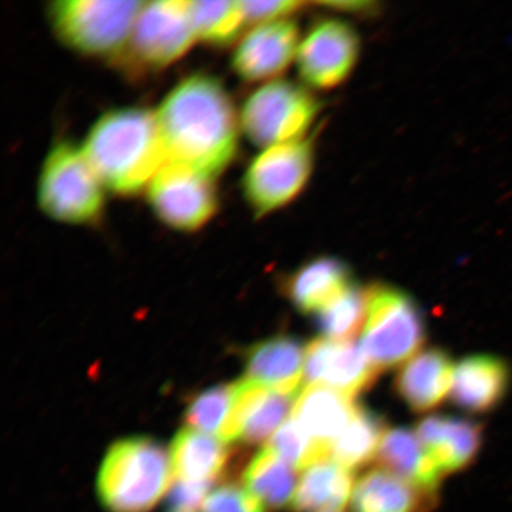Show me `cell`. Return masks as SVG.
I'll use <instances>...</instances> for the list:
<instances>
[{
    "mask_svg": "<svg viewBox=\"0 0 512 512\" xmlns=\"http://www.w3.org/2000/svg\"><path fill=\"white\" fill-rule=\"evenodd\" d=\"M106 191L81 145L63 139L50 147L37 184L38 207L49 219L92 226L104 215Z\"/></svg>",
    "mask_w": 512,
    "mask_h": 512,
    "instance_id": "obj_5",
    "label": "cell"
},
{
    "mask_svg": "<svg viewBox=\"0 0 512 512\" xmlns=\"http://www.w3.org/2000/svg\"><path fill=\"white\" fill-rule=\"evenodd\" d=\"M454 369L451 357L441 349L420 352L400 370L395 389L416 413L438 407L451 393Z\"/></svg>",
    "mask_w": 512,
    "mask_h": 512,
    "instance_id": "obj_19",
    "label": "cell"
},
{
    "mask_svg": "<svg viewBox=\"0 0 512 512\" xmlns=\"http://www.w3.org/2000/svg\"><path fill=\"white\" fill-rule=\"evenodd\" d=\"M227 444L213 435L187 427L171 444L172 472L178 482L213 484L228 462Z\"/></svg>",
    "mask_w": 512,
    "mask_h": 512,
    "instance_id": "obj_24",
    "label": "cell"
},
{
    "mask_svg": "<svg viewBox=\"0 0 512 512\" xmlns=\"http://www.w3.org/2000/svg\"><path fill=\"white\" fill-rule=\"evenodd\" d=\"M386 434V421L380 414L358 405L347 427L331 444L329 459L352 472L376 458Z\"/></svg>",
    "mask_w": 512,
    "mask_h": 512,
    "instance_id": "obj_26",
    "label": "cell"
},
{
    "mask_svg": "<svg viewBox=\"0 0 512 512\" xmlns=\"http://www.w3.org/2000/svg\"><path fill=\"white\" fill-rule=\"evenodd\" d=\"M143 3L137 0H56L48 5V19L59 41L75 53L124 62Z\"/></svg>",
    "mask_w": 512,
    "mask_h": 512,
    "instance_id": "obj_4",
    "label": "cell"
},
{
    "mask_svg": "<svg viewBox=\"0 0 512 512\" xmlns=\"http://www.w3.org/2000/svg\"><path fill=\"white\" fill-rule=\"evenodd\" d=\"M367 303V288L352 284L317 313L320 331L334 341H350L366 323Z\"/></svg>",
    "mask_w": 512,
    "mask_h": 512,
    "instance_id": "obj_29",
    "label": "cell"
},
{
    "mask_svg": "<svg viewBox=\"0 0 512 512\" xmlns=\"http://www.w3.org/2000/svg\"><path fill=\"white\" fill-rule=\"evenodd\" d=\"M196 40L190 2H144L134 23L124 62L157 72L181 60Z\"/></svg>",
    "mask_w": 512,
    "mask_h": 512,
    "instance_id": "obj_10",
    "label": "cell"
},
{
    "mask_svg": "<svg viewBox=\"0 0 512 512\" xmlns=\"http://www.w3.org/2000/svg\"><path fill=\"white\" fill-rule=\"evenodd\" d=\"M236 396L228 443L241 440L260 444L279 430L286 416L292 413L293 395L275 392L245 379L235 382Z\"/></svg>",
    "mask_w": 512,
    "mask_h": 512,
    "instance_id": "obj_14",
    "label": "cell"
},
{
    "mask_svg": "<svg viewBox=\"0 0 512 512\" xmlns=\"http://www.w3.org/2000/svg\"><path fill=\"white\" fill-rule=\"evenodd\" d=\"M305 355L296 337L268 338L246 352L247 379L275 392L294 395L302 381Z\"/></svg>",
    "mask_w": 512,
    "mask_h": 512,
    "instance_id": "obj_18",
    "label": "cell"
},
{
    "mask_svg": "<svg viewBox=\"0 0 512 512\" xmlns=\"http://www.w3.org/2000/svg\"><path fill=\"white\" fill-rule=\"evenodd\" d=\"M511 380L508 364L491 355L464 358L454 369L451 400L471 413L491 411L501 403Z\"/></svg>",
    "mask_w": 512,
    "mask_h": 512,
    "instance_id": "obj_16",
    "label": "cell"
},
{
    "mask_svg": "<svg viewBox=\"0 0 512 512\" xmlns=\"http://www.w3.org/2000/svg\"><path fill=\"white\" fill-rule=\"evenodd\" d=\"M437 496L383 469L370 470L357 480L351 512H427Z\"/></svg>",
    "mask_w": 512,
    "mask_h": 512,
    "instance_id": "obj_21",
    "label": "cell"
},
{
    "mask_svg": "<svg viewBox=\"0 0 512 512\" xmlns=\"http://www.w3.org/2000/svg\"><path fill=\"white\" fill-rule=\"evenodd\" d=\"M416 435L444 476L465 470L483 445L482 427L453 416H428L419 422Z\"/></svg>",
    "mask_w": 512,
    "mask_h": 512,
    "instance_id": "obj_15",
    "label": "cell"
},
{
    "mask_svg": "<svg viewBox=\"0 0 512 512\" xmlns=\"http://www.w3.org/2000/svg\"><path fill=\"white\" fill-rule=\"evenodd\" d=\"M155 114L166 163L215 179L238 155L239 112L216 76L188 75L165 95Z\"/></svg>",
    "mask_w": 512,
    "mask_h": 512,
    "instance_id": "obj_1",
    "label": "cell"
},
{
    "mask_svg": "<svg viewBox=\"0 0 512 512\" xmlns=\"http://www.w3.org/2000/svg\"><path fill=\"white\" fill-rule=\"evenodd\" d=\"M323 101L303 83L285 79L262 83L243 101L240 127L259 149L312 136Z\"/></svg>",
    "mask_w": 512,
    "mask_h": 512,
    "instance_id": "obj_6",
    "label": "cell"
},
{
    "mask_svg": "<svg viewBox=\"0 0 512 512\" xmlns=\"http://www.w3.org/2000/svg\"><path fill=\"white\" fill-rule=\"evenodd\" d=\"M203 512H266L264 503L251 491L235 484L220 486L210 492L203 504Z\"/></svg>",
    "mask_w": 512,
    "mask_h": 512,
    "instance_id": "obj_31",
    "label": "cell"
},
{
    "mask_svg": "<svg viewBox=\"0 0 512 512\" xmlns=\"http://www.w3.org/2000/svg\"><path fill=\"white\" fill-rule=\"evenodd\" d=\"M107 191L131 197L147 189L166 164L156 114L127 106L101 114L81 145Z\"/></svg>",
    "mask_w": 512,
    "mask_h": 512,
    "instance_id": "obj_2",
    "label": "cell"
},
{
    "mask_svg": "<svg viewBox=\"0 0 512 512\" xmlns=\"http://www.w3.org/2000/svg\"><path fill=\"white\" fill-rule=\"evenodd\" d=\"M354 398L324 386L305 388L294 402L292 418L330 453L331 444L348 426L357 408Z\"/></svg>",
    "mask_w": 512,
    "mask_h": 512,
    "instance_id": "obj_20",
    "label": "cell"
},
{
    "mask_svg": "<svg viewBox=\"0 0 512 512\" xmlns=\"http://www.w3.org/2000/svg\"><path fill=\"white\" fill-rule=\"evenodd\" d=\"M235 396V383L204 390L190 402L187 413H185L188 427L213 435L228 444Z\"/></svg>",
    "mask_w": 512,
    "mask_h": 512,
    "instance_id": "obj_28",
    "label": "cell"
},
{
    "mask_svg": "<svg viewBox=\"0 0 512 512\" xmlns=\"http://www.w3.org/2000/svg\"><path fill=\"white\" fill-rule=\"evenodd\" d=\"M243 484L266 508L280 510L290 509L298 479L296 470L267 446L248 463Z\"/></svg>",
    "mask_w": 512,
    "mask_h": 512,
    "instance_id": "obj_25",
    "label": "cell"
},
{
    "mask_svg": "<svg viewBox=\"0 0 512 512\" xmlns=\"http://www.w3.org/2000/svg\"><path fill=\"white\" fill-rule=\"evenodd\" d=\"M241 3L247 23L252 25L292 19L310 5L300 0H241Z\"/></svg>",
    "mask_w": 512,
    "mask_h": 512,
    "instance_id": "obj_32",
    "label": "cell"
},
{
    "mask_svg": "<svg viewBox=\"0 0 512 512\" xmlns=\"http://www.w3.org/2000/svg\"><path fill=\"white\" fill-rule=\"evenodd\" d=\"M376 459L381 469L437 496L443 472L422 446L418 435L408 428H393L386 432Z\"/></svg>",
    "mask_w": 512,
    "mask_h": 512,
    "instance_id": "obj_22",
    "label": "cell"
},
{
    "mask_svg": "<svg viewBox=\"0 0 512 512\" xmlns=\"http://www.w3.org/2000/svg\"><path fill=\"white\" fill-rule=\"evenodd\" d=\"M304 375L310 386L328 387L355 399L379 373L354 342L319 338L307 345Z\"/></svg>",
    "mask_w": 512,
    "mask_h": 512,
    "instance_id": "obj_13",
    "label": "cell"
},
{
    "mask_svg": "<svg viewBox=\"0 0 512 512\" xmlns=\"http://www.w3.org/2000/svg\"><path fill=\"white\" fill-rule=\"evenodd\" d=\"M146 192L152 213L177 232L194 233L206 227L220 207L214 178L182 164L166 163Z\"/></svg>",
    "mask_w": 512,
    "mask_h": 512,
    "instance_id": "obj_11",
    "label": "cell"
},
{
    "mask_svg": "<svg viewBox=\"0 0 512 512\" xmlns=\"http://www.w3.org/2000/svg\"><path fill=\"white\" fill-rule=\"evenodd\" d=\"M190 16L197 40L216 48L238 43L248 25L241 0L190 2Z\"/></svg>",
    "mask_w": 512,
    "mask_h": 512,
    "instance_id": "obj_27",
    "label": "cell"
},
{
    "mask_svg": "<svg viewBox=\"0 0 512 512\" xmlns=\"http://www.w3.org/2000/svg\"><path fill=\"white\" fill-rule=\"evenodd\" d=\"M211 484L178 482L172 486L169 503L172 512H197L210 494Z\"/></svg>",
    "mask_w": 512,
    "mask_h": 512,
    "instance_id": "obj_33",
    "label": "cell"
},
{
    "mask_svg": "<svg viewBox=\"0 0 512 512\" xmlns=\"http://www.w3.org/2000/svg\"><path fill=\"white\" fill-rule=\"evenodd\" d=\"M268 447L296 471L329 459L328 450L311 439L292 416L273 434Z\"/></svg>",
    "mask_w": 512,
    "mask_h": 512,
    "instance_id": "obj_30",
    "label": "cell"
},
{
    "mask_svg": "<svg viewBox=\"0 0 512 512\" xmlns=\"http://www.w3.org/2000/svg\"><path fill=\"white\" fill-rule=\"evenodd\" d=\"M355 484L354 472L334 460H320L303 471L290 510L345 512L350 507Z\"/></svg>",
    "mask_w": 512,
    "mask_h": 512,
    "instance_id": "obj_23",
    "label": "cell"
},
{
    "mask_svg": "<svg viewBox=\"0 0 512 512\" xmlns=\"http://www.w3.org/2000/svg\"><path fill=\"white\" fill-rule=\"evenodd\" d=\"M312 136L266 147L247 165L241 189L255 219H265L297 201L315 174L317 149Z\"/></svg>",
    "mask_w": 512,
    "mask_h": 512,
    "instance_id": "obj_7",
    "label": "cell"
},
{
    "mask_svg": "<svg viewBox=\"0 0 512 512\" xmlns=\"http://www.w3.org/2000/svg\"><path fill=\"white\" fill-rule=\"evenodd\" d=\"M302 36L294 18L253 25L236 43L230 66L247 83L281 79L296 63Z\"/></svg>",
    "mask_w": 512,
    "mask_h": 512,
    "instance_id": "obj_12",
    "label": "cell"
},
{
    "mask_svg": "<svg viewBox=\"0 0 512 512\" xmlns=\"http://www.w3.org/2000/svg\"><path fill=\"white\" fill-rule=\"evenodd\" d=\"M367 318L361 348L377 373L399 366L426 341L424 313L414 298L398 287H367Z\"/></svg>",
    "mask_w": 512,
    "mask_h": 512,
    "instance_id": "obj_8",
    "label": "cell"
},
{
    "mask_svg": "<svg viewBox=\"0 0 512 512\" xmlns=\"http://www.w3.org/2000/svg\"><path fill=\"white\" fill-rule=\"evenodd\" d=\"M361 53V36L349 22L322 18L304 32L294 66L305 87L315 93L330 92L350 80Z\"/></svg>",
    "mask_w": 512,
    "mask_h": 512,
    "instance_id": "obj_9",
    "label": "cell"
},
{
    "mask_svg": "<svg viewBox=\"0 0 512 512\" xmlns=\"http://www.w3.org/2000/svg\"><path fill=\"white\" fill-rule=\"evenodd\" d=\"M171 460L150 438H128L107 451L100 467L98 495L110 512H147L169 490Z\"/></svg>",
    "mask_w": 512,
    "mask_h": 512,
    "instance_id": "obj_3",
    "label": "cell"
},
{
    "mask_svg": "<svg viewBox=\"0 0 512 512\" xmlns=\"http://www.w3.org/2000/svg\"><path fill=\"white\" fill-rule=\"evenodd\" d=\"M319 8L336 12V14L351 16H369L374 15L380 10V4L373 0H334V2H317Z\"/></svg>",
    "mask_w": 512,
    "mask_h": 512,
    "instance_id": "obj_34",
    "label": "cell"
},
{
    "mask_svg": "<svg viewBox=\"0 0 512 512\" xmlns=\"http://www.w3.org/2000/svg\"><path fill=\"white\" fill-rule=\"evenodd\" d=\"M354 284L348 264L335 256H319L287 275L286 297L302 313H319Z\"/></svg>",
    "mask_w": 512,
    "mask_h": 512,
    "instance_id": "obj_17",
    "label": "cell"
}]
</instances>
